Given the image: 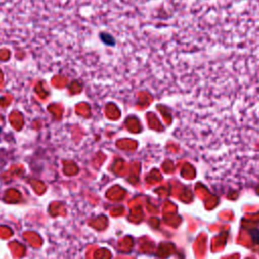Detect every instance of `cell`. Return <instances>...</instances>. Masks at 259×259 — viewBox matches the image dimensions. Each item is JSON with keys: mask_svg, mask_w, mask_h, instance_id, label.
<instances>
[{"mask_svg": "<svg viewBox=\"0 0 259 259\" xmlns=\"http://www.w3.org/2000/svg\"><path fill=\"white\" fill-rule=\"evenodd\" d=\"M1 131H2V128H1V126H0V134H1Z\"/></svg>", "mask_w": 259, "mask_h": 259, "instance_id": "obj_1", "label": "cell"}]
</instances>
